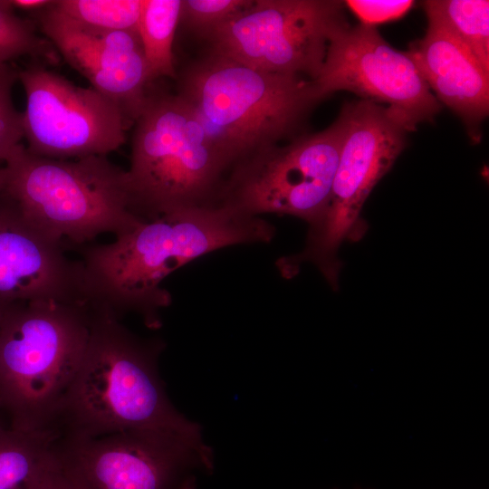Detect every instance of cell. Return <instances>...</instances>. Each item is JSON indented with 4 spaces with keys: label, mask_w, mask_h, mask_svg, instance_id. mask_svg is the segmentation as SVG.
<instances>
[{
    "label": "cell",
    "mask_w": 489,
    "mask_h": 489,
    "mask_svg": "<svg viewBox=\"0 0 489 489\" xmlns=\"http://www.w3.org/2000/svg\"><path fill=\"white\" fill-rule=\"evenodd\" d=\"M346 130L342 108L323 130L244 158L230 168L216 203L253 216L287 215L313 225L328 206Z\"/></svg>",
    "instance_id": "8"
},
{
    "label": "cell",
    "mask_w": 489,
    "mask_h": 489,
    "mask_svg": "<svg viewBox=\"0 0 489 489\" xmlns=\"http://www.w3.org/2000/svg\"><path fill=\"white\" fill-rule=\"evenodd\" d=\"M345 24L340 1L253 0L205 41L207 54L312 81L322 67L330 36Z\"/></svg>",
    "instance_id": "9"
},
{
    "label": "cell",
    "mask_w": 489,
    "mask_h": 489,
    "mask_svg": "<svg viewBox=\"0 0 489 489\" xmlns=\"http://www.w3.org/2000/svg\"><path fill=\"white\" fill-rule=\"evenodd\" d=\"M181 0H142L138 34L150 82L177 76L173 43L179 24Z\"/></svg>",
    "instance_id": "17"
},
{
    "label": "cell",
    "mask_w": 489,
    "mask_h": 489,
    "mask_svg": "<svg viewBox=\"0 0 489 489\" xmlns=\"http://www.w3.org/2000/svg\"><path fill=\"white\" fill-rule=\"evenodd\" d=\"M90 302L9 304L0 320V411L8 427L53 428L81 364L90 333Z\"/></svg>",
    "instance_id": "5"
},
{
    "label": "cell",
    "mask_w": 489,
    "mask_h": 489,
    "mask_svg": "<svg viewBox=\"0 0 489 489\" xmlns=\"http://www.w3.org/2000/svg\"><path fill=\"white\" fill-rule=\"evenodd\" d=\"M53 3L35 13L43 34L91 88L118 105L128 124L134 122L151 83L138 32L84 28L58 13Z\"/></svg>",
    "instance_id": "13"
},
{
    "label": "cell",
    "mask_w": 489,
    "mask_h": 489,
    "mask_svg": "<svg viewBox=\"0 0 489 489\" xmlns=\"http://www.w3.org/2000/svg\"><path fill=\"white\" fill-rule=\"evenodd\" d=\"M253 0H181L180 19L188 31L205 40L246 8Z\"/></svg>",
    "instance_id": "21"
},
{
    "label": "cell",
    "mask_w": 489,
    "mask_h": 489,
    "mask_svg": "<svg viewBox=\"0 0 489 489\" xmlns=\"http://www.w3.org/2000/svg\"><path fill=\"white\" fill-rule=\"evenodd\" d=\"M0 193L53 239L83 244L126 234L144 219L136 210L127 170L107 156L54 159L21 143L0 167Z\"/></svg>",
    "instance_id": "4"
},
{
    "label": "cell",
    "mask_w": 489,
    "mask_h": 489,
    "mask_svg": "<svg viewBox=\"0 0 489 489\" xmlns=\"http://www.w3.org/2000/svg\"><path fill=\"white\" fill-rule=\"evenodd\" d=\"M129 187L144 219L216 204L229 166L177 93L149 92L136 119Z\"/></svg>",
    "instance_id": "6"
},
{
    "label": "cell",
    "mask_w": 489,
    "mask_h": 489,
    "mask_svg": "<svg viewBox=\"0 0 489 489\" xmlns=\"http://www.w3.org/2000/svg\"><path fill=\"white\" fill-rule=\"evenodd\" d=\"M274 227L231 206L177 209L147 219L110 244L89 247L81 261L88 301L120 317L133 312L148 326L171 302L162 287L175 270L204 254L240 244L268 243Z\"/></svg>",
    "instance_id": "1"
},
{
    "label": "cell",
    "mask_w": 489,
    "mask_h": 489,
    "mask_svg": "<svg viewBox=\"0 0 489 489\" xmlns=\"http://www.w3.org/2000/svg\"><path fill=\"white\" fill-rule=\"evenodd\" d=\"M50 43L36 34L30 21L17 16L7 1L0 0V63L21 56H50Z\"/></svg>",
    "instance_id": "20"
},
{
    "label": "cell",
    "mask_w": 489,
    "mask_h": 489,
    "mask_svg": "<svg viewBox=\"0 0 489 489\" xmlns=\"http://www.w3.org/2000/svg\"><path fill=\"white\" fill-rule=\"evenodd\" d=\"M408 53L436 100L456 113L471 139L479 141L489 112V72L447 29L430 20L425 36L412 42Z\"/></svg>",
    "instance_id": "15"
},
{
    "label": "cell",
    "mask_w": 489,
    "mask_h": 489,
    "mask_svg": "<svg viewBox=\"0 0 489 489\" xmlns=\"http://www.w3.org/2000/svg\"><path fill=\"white\" fill-rule=\"evenodd\" d=\"M59 436L54 428L22 431L0 427V489H29L50 460Z\"/></svg>",
    "instance_id": "16"
},
{
    "label": "cell",
    "mask_w": 489,
    "mask_h": 489,
    "mask_svg": "<svg viewBox=\"0 0 489 489\" xmlns=\"http://www.w3.org/2000/svg\"><path fill=\"white\" fill-rule=\"evenodd\" d=\"M142 0H59L53 7L72 23L98 31H137Z\"/></svg>",
    "instance_id": "19"
},
{
    "label": "cell",
    "mask_w": 489,
    "mask_h": 489,
    "mask_svg": "<svg viewBox=\"0 0 489 489\" xmlns=\"http://www.w3.org/2000/svg\"><path fill=\"white\" fill-rule=\"evenodd\" d=\"M13 10H22L24 12L37 13L48 7L53 1L49 0H7Z\"/></svg>",
    "instance_id": "25"
},
{
    "label": "cell",
    "mask_w": 489,
    "mask_h": 489,
    "mask_svg": "<svg viewBox=\"0 0 489 489\" xmlns=\"http://www.w3.org/2000/svg\"><path fill=\"white\" fill-rule=\"evenodd\" d=\"M177 94L197 115L229 170L258 150L297 137L321 102L312 80L207 53L181 72Z\"/></svg>",
    "instance_id": "3"
},
{
    "label": "cell",
    "mask_w": 489,
    "mask_h": 489,
    "mask_svg": "<svg viewBox=\"0 0 489 489\" xmlns=\"http://www.w3.org/2000/svg\"><path fill=\"white\" fill-rule=\"evenodd\" d=\"M343 108L347 130L328 206L309 226L304 249L277 261L286 278L294 276L301 264L312 263L333 290L339 287L341 268L339 248L343 241L360 240L367 231L360 217L363 205L404 149L407 133L386 106L361 99Z\"/></svg>",
    "instance_id": "7"
},
{
    "label": "cell",
    "mask_w": 489,
    "mask_h": 489,
    "mask_svg": "<svg viewBox=\"0 0 489 489\" xmlns=\"http://www.w3.org/2000/svg\"><path fill=\"white\" fill-rule=\"evenodd\" d=\"M9 304H4V303H0V320H1V317L3 315V312L5 311V309L8 306ZM0 418H1V411H0ZM0 427H5L3 425L1 419H0Z\"/></svg>",
    "instance_id": "26"
},
{
    "label": "cell",
    "mask_w": 489,
    "mask_h": 489,
    "mask_svg": "<svg viewBox=\"0 0 489 489\" xmlns=\"http://www.w3.org/2000/svg\"><path fill=\"white\" fill-rule=\"evenodd\" d=\"M29 489H76L57 464L52 448L50 460L32 483Z\"/></svg>",
    "instance_id": "24"
},
{
    "label": "cell",
    "mask_w": 489,
    "mask_h": 489,
    "mask_svg": "<svg viewBox=\"0 0 489 489\" xmlns=\"http://www.w3.org/2000/svg\"><path fill=\"white\" fill-rule=\"evenodd\" d=\"M346 4L362 24L376 27L378 24L401 18L411 9L414 2L350 0Z\"/></svg>",
    "instance_id": "23"
},
{
    "label": "cell",
    "mask_w": 489,
    "mask_h": 489,
    "mask_svg": "<svg viewBox=\"0 0 489 489\" xmlns=\"http://www.w3.org/2000/svg\"><path fill=\"white\" fill-rule=\"evenodd\" d=\"M161 341L143 340L105 307L91 304L88 342L53 428L97 437L124 431L177 435L204 443L198 425L171 404L158 373Z\"/></svg>",
    "instance_id": "2"
},
{
    "label": "cell",
    "mask_w": 489,
    "mask_h": 489,
    "mask_svg": "<svg viewBox=\"0 0 489 489\" xmlns=\"http://www.w3.org/2000/svg\"><path fill=\"white\" fill-rule=\"evenodd\" d=\"M35 301L88 302L81 261L0 193V303Z\"/></svg>",
    "instance_id": "14"
},
{
    "label": "cell",
    "mask_w": 489,
    "mask_h": 489,
    "mask_svg": "<svg viewBox=\"0 0 489 489\" xmlns=\"http://www.w3.org/2000/svg\"><path fill=\"white\" fill-rule=\"evenodd\" d=\"M423 6L427 19L447 29L489 72V2L432 0Z\"/></svg>",
    "instance_id": "18"
},
{
    "label": "cell",
    "mask_w": 489,
    "mask_h": 489,
    "mask_svg": "<svg viewBox=\"0 0 489 489\" xmlns=\"http://www.w3.org/2000/svg\"><path fill=\"white\" fill-rule=\"evenodd\" d=\"M53 454L76 489H194L189 470L212 468L205 444L161 432L59 436Z\"/></svg>",
    "instance_id": "10"
},
{
    "label": "cell",
    "mask_w": 489,
    "mask_h": 489,
    "mask_svg": "<svg viewBox=\"0 0 489 489\" xmlns=\"http://www.w3.org/2000/svg\"><path fill=\"white\" fill-rule=\"evenodd\" d=\"M321 101L338 91L384 102L407 131L433 121L441 103L409 54L395 50L375 26L349 24L329 38L326 56L312 80Z\"/></svg>",
    "instance_id": "12"
},
{
    "label": "cell",
    "mask_w": 489,
    "mask_h": 489,
    "mask_svg": "<svg viewBox=\"0 0 489 489\" xmlns=\"http://www.w3.org/2000/svg\"><path fill=\"white\" fill-rule=\"evenodd\" d=\"M17 80L26 96L22 114L29 152L73 159L107 156L124 143L129 124L122 111L93 88L77 86L39 64L17 70Z\"/></svg>",
    "instance_id": "11"
},
{
    "label": "cell",
    "mask_w": 489,
    "mask_h": 489,
    "mask_svg": "<svg viewBox=\"0 0 489 489\" xmlns=\"http://www.w3.org/2000/svg\"><path fill=\"white\" fill-rule=\"evenodd\" d=\"M17 70L0 63V162L4 163L24 139L23 114L13 101Z\"/></svg>",
    "instance_id": "22"
}]
</instances>
